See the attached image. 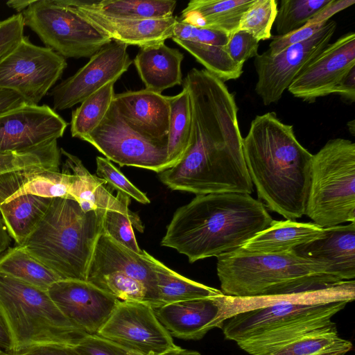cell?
Listing matches in <instances>:
<instances>
[{"mask_svg":"<svg viewBox=\"0 0 355 355\" xmlns=\"http://www.w3.org/2000/svg\"><path fill=\"white\" fill-rule=\"evenodd\" d=\"M182 85L191 101V139L180 159L159 173L160 180L196 195L252 193L234 95L206 69H191Z\"/></svg>","mask_w":355,"mask_h":355,"instance_id":"cell-1","label":"cell"},{"mask_svg":"<svg viewBox=\"0 0 355 355\" xmlns=\"http://www.w3.org/2000/svg\"><path fill=\"white\" fill-rule=\"evenodd\" d=\"M354 299V280L284 296L225 295L228 318L220 328L226 339L248 354L270 355L298 338L334 324L332 318Z\"/></svg>","mask_w":355,"mask_h":355,"instance_id":"cell-2","label":"cell"},{"mask_svg":"<svg viewBox=\"0 0 355 355\" xmlns=\"http://www.w3.org/2000/svg\"><path fill=\"white\" fill-rule=\"evenodd\" d=\"M242 144L259 198L287 220L304 215L313 155L298 141L293 125L273 112L257 115Z\"/></svg>","mask_w":355,"mask_h":355,"instance_id":"cell-3","label":"cell"},{"mask_svg":"<svg viewBox=\"0 0 355 355\" xmlns=\"http://www.w3.org/2000/svg\"><path fill=\"white\" fill-rule=\"evenodd\" d=\"M272 220L250 194L196 195L175 211L161 245L184 254L190 263L218 258L241 248Z\"/></svg>","mask_w":355,"mask_h":355,"instance_id":"cell-4","label":"cell"},{"mask_svg":"<svg viewBox=\"0 0 355 355\" xmlns=\"http://www.w3.org/2000/svg\"><path fill=\"white\" fill-rule=\"evenodd\" d=\"M216 269L222 293L237 297L289 295L332 288L344 282L294 250L261 254L239 248L218 257Z\"/></svg>","mask_w":355,"mask_h":355,"instance_id":"cell-5","label":"cell"},{"mask_svg":"<svg viewBox=\"0 0 355 355\" xmlns=\"http://www.w3.org/2000/svg\"><path fill=\"white\" fill-rule=\"evenodd\" d=\"M105 210L85 212L72 198H54L35 228L18 245L62 279L86 281L103 233Z\"/></svg>","mask_w":355,"mask_h":355,"instance_id":"cell-6","label":"cell"},{"mask_svg":"<svg viewBox=\"0 0 355 355\" xmlns=\"http://www.w3.org/2000/svg\"><path fill=\"white\" fill-rule=\"evenodd\" d=\"M0 315L10 353L40 345L76 346L89 336L70 321L42 290L0 273Z\"/></svg>","mask_w":355,"mask_h":355,"instance_id":"cell-7","label":"cell"},{"mask_svg":"<svg viewBox=\"0 0 355 355\" xmlns=\"http://www.w3.org/2000/svg\"><path fill=\"white\" fill-rule=\"evenodd\" d=\"M305 215L326 228L355 222V144L329 140L315 155Z\"/></svg>","mask_w":355,"mask_h":355,"instance_id":"cell-8","label":"cell"},{"mask_svg":"<svg viewBox=\"0 0 355 355\" xmlns=\"http://www.w3.org/2000/svg\"><path fill=\"white\" fill-rule=\"evenodd\" d=\"M21 14L25 26L65 59L91 58L112 42L62 0H33Z\"/></svg>","mask_w":355,"mask_h":355,"instance_id":"cell-9","label":"cell"},{"mask_svg":"<svg viewBox=\"0 0 355 355\" xmlns=\"http://www.w3.org/2000/svg\"><path fill=\"white\" fill-rule=\"evenodd\" d=\"M67 67L64 57L24 35L0 60V89L17 94L26 103L38 105Z\"/></svg>","mask_w":355,"mask_h":355,"instance_id":"cell-10","label":"cell"},{"mask_svg":"<svg viewBox=\"0 0 355 355\" xmlns=\"http://www.w3.org/2000/svg\"><path fill=\"white\" fill-rule=\"evenodd\" d=\"M110 161L160 173L170 168L168 139L144 136L119 114L112 103L101 123L83 138Z\"/></svg>","mask_w":355,"mask_h":355,"instance_id":"cell-11","label":"cell"},{"mask_svg":"<svg viewBox=\"0 0 355 355\" xmlns=\"http://www.w3.org/2000/svg\"><path fill=\"white\" fill-rule=\"evenodd\" d=\"M336 26L334 20H328L312 37L280 53L270 56L263 52L254 57L258 77L255 92L265 105L280 100L297 74L329 44Z\"/></svg>","mask_w":355,"mask_h":355,"instance_id":"cell-12","label":"cell"},{"mask_svg":"<svg viewBox=\"0 0 355 355\" xmlns=\"http://www.w3.org/2000/svg\"><path fill=\"white\" fill-rule=\"evenodd\" d=\"M97 335L141 355H161L178 347L146 302L119 301Z\"/></svg>","mask_w":355,"mask_h":355,"instance_id":"cell-13","label":"cell"},{"mask_svg":"<svg viewBox=\"0 0 355 355\" xmlns=\"http://www.w3.org/2000/svg\"><path fill=\"white\" fill-rule=\"evenodd\" d=\"M128 46L112 41L103 46L73 76L53 87V110H64L81 103L112 80L116 81L132 63Z\"/></svg>","mask_w":355,"mask_h":355,"instance_id":"cell-14","label":"cell"},{"mask_svg":"<svg viewBox=\"0 0 355 355\" xmlns=\"http://www.w3.org/2000/svg\"><path fill=\"white\" fill-rule=\"evenodd\" d=\"M68 123L47 105L22 103L0 113V153L21 152L62 137Z\"/></svg>","mask_w":355,"mask_h":355,"instance_id":"cell-15","label":"cell"},{"mask_svg":"<svg viewBox=\"0 0 355 355\" xmlns=\"http://www.w3.org/2000/svg\"><path fill=\"white\" fill-rule=\"evenodd\" d=\"M355 67V33H347L307 64L294 78L288 90L295 97L309 103L334 94L336 87Z\"/></svg>","mask_w":355,"mask_h":355,"instance_id":"cell-16","label":"cell"},{"mask_svg":"<svg viewBox=\"0 0 355 355\" xmlns=\"http://www.w3.org/2000/svg\"><path fill=\"white\" fill-rule=\"evenodd\" d=\"M60 311L87 334L97 335L119 302L87 281L60 279L47 290Z\"/></svg>","mask_w":355,"mask_h":355,"instance_id":"cell-17","label":"cell"},{"mask_svg":"<svg viewBox=\"0 0 355 355\" xmlns=\"http://www.w3.org/2000/svg\"><path fill=\"white\" fill-rule=\"evenodd\" d=\"M171 337L200 340L227 319L225 295L195 299L153 308Z\"/></svg>","mask_w":355,"mask_h":355,"instance_id":"cell-18","label":"cell"},{"mask_svg":"<svg viewBox=\"0 0 355 355\" xmlns=\"http://www.w3.org/2000/svg\"><path fill=\"white\" fill-rule=\"evenodd\" d=\"M91 22L112 41L139 48L171 39L177 17L163 19H128L105 16L83 6L77 0H62Z\"/></svg>","mask_w":355,"mask_h":355,"instance_id":"cell-19","label":"cell"},{"mask_svg":"<svg viewBox=\"0 0 355 355\" xmlns=\"http://www.w3.org/2000/svg\"><path fill=\"white\" fill-rule=\"evenodd\" d=\"M303 257L322 265L327 272L340 281L355 277V222L324 228L323 234L296 248Z\"/></svg>","mask_w":355,"mask_h":355,"instance_id":"cell-20","label":"cell"},{"mask_svg":"<svg viewBox=\"0 0 355 355\" xmlns=\"http://www.w3.org/2000/svg\"><path fill=\"white\" fill-rule=\"evenodd\" d=\"M112 272H124L142 283L148 291L151 306H158L157 278L148 252L142 250L140 254L136 253L102 233L96 245L87 275Z\"/></svg>","mask_w":355,"mask_h":355,"instance_id":"cell-21","label":"cell"},{"mask_svg":"<svg viewBox=\"0 0 355 355\" xmlns=\"http://www.w3.org/2000/svg\"><path fill=\"white\" fill-rule=\"evenodd\" d=\"M113 103L126 123L139 133L157 140L168 139V96L144 89L115 94Z\"/></svg>","mask_w":355,"mask_h":355,"instance_id":"cell-22","label":"cell"},{"mask_svg":"<svg viewBox=\"0 0 355 355\" xmlns=\"http://www.w3.org/2000/svg\"><path fill=\"white\" fill-rule=\"evenodd\" d=\"M60 149L65 157L62 171L69 175V197L77 201L84 211L108 209L139 217L129 209L130 197L120 191L115 196L112 195L107 182L91 174L78 157L62 148Z\"/></svg>","mask_w":355,"mask_h":355,"instance_id":"cell-23","label":"cell"},{"mask_svg":"<svg viewBox=\"0 0 355 355\" xmlns=\"http://www.w3.org/2000/svg\"><path fill=\"white\" fill-rule=\"evenodd\" d=\"M184 55L161 42L140 48L133 62L145 89L162 94L183 83L181 64Z\"/></svg>","mask_w":355,"mask_h":355,"instance_id":"cell-24","label":"cell"},{"mask_svg":"<svg viewBox=\"0 0 355 355\" xmlns=\"http://www.w3.org/2000/svg\"><path fill=\"white\" fill-rule=\"evenodd\" d=\"M69 175L46 168H30L0 175V203L24 195L70 198Z\"/></svg>","mask_w":355,"mask_h":355,"instance_id":"cell-25","label":"cell"},{"mask_svg":"<svg viewBox=\"0 0 355 355\" xmlns=\"http://www.w3.org/2000/svg\"><path fill=\"white\" fill-rule=\"evenodd\" d=\"M324 228L314 223H301L295 220H275L259 232L241 248L261 254H282L320 238Z\"/></svg>","mask_w":355,"mask_h":355,"instance_id":"cell-26","label":"cell"},{"mask_svg":"<svg viewBox=\"0 0 355 355\" xmlns=\"http://www.w3.org/2000/svg\"><path fill=\"white\" fill-rule=\"evenodd\" d=\"M254 0H191L178 19L230 35L238 30L240 20Z\"/></svg>","mask_w":355,"mask_h":355,"instance_id":"cell-27","label":"cell"},{"mask_svg":"<svg viewBox=\"0 0 355 355\" xmlns=\"http://www.w3.org/2000/svg\"><path fill=\"white\" fill-rule=\"evenodd\" d=\"M53 198L24 195L0 203L2 220L17 245L22 244L46 214Z\"/></svg>","mask_w":355,"mask_h":355,"instance_id":"cell-28","label":"cell"},{"mask_svg":"<svg viewBox=\"0 0 355 355\" xmlns=\"http://www.w3.org/2000/svg\"><path fill=\"white\" fill-rule=\"evenodd\" d=\"M148 258L157 278L159 291L158 306L182 301L223 295L220 290L182 276L148 253Z\"/></svg>","mask_w":355,"mask_h":355,"instance_id":"cell-29","label":"cell"},{"mask_svg":"<svg viewBox=\"0 0 355 355\" xmlns=\"http://www.w3.org/2000/svg\"><path fill=\"white\" fill-rule=\"evenodd\" d=\"M85 7L105 16L128 19H163L173 17L174 0L79 1Z\"/></svg>","mask_w":355,"mask_h":355,"instance_id":"cell-30","label":"cell"},{"mask_svg":"<svg viewBox=\"0 0 355 355\" xmlns=\"http://www.w3.org/2000/svg\"><path fill=\"white\" fill-rule=\"evenodd\" d=\"M0 273L44 291L62 279L18 245L0 255Z\"/></svg>","mask_w":355,"mask_h":355,"instance_id":"cell-31","label":"cell"},{"mask_svg":"<svg viewBox=\"0 0 355 355\" xmlns=\"http://www.w3.org/2000/svg\"><path fill=\"white\" fill-rule=\"evenodd\" d=\"M352 347L351 341L339 336L334 323L298 338L270 355H345Z\"/></svg>","mask_w":355,"mask_h":355,"instance_id":"cell-32","label":"cell"},{"mask_svg":"<svg viewBox=\"0 0 355 355\" xmlns=\"http://www.w3.org/2000/svg\"><path fill=\"white\" fill-rule=\"evenodd\" d=\"M168 158L171 168L180 159L189 144L192 113L189 94L185 87L178 94L168 96Z\"/></svg>","mask_w":355,"mask_h":355,"instance_id":"cell-33","label":"cell"},{"mask_svg":"<svg viewBox=\"0 0 355 355\" xmlns=\"http://www.w3.org/2000/svg\"><path fill=\"white\" fill-rule=\"evenodd\" d=\"M115 83H106L72 112L70 131L73 137L83 140L101 123L113 103Z\"/></svg>","mask_w":355,"mask_h":355,"instance_id":"cell-34","label":"cell"},{"mask_svg":"<svg viewBox=\"0 0 355 355\" xmlns=\"http://www.w3.org/2000/svg\"><path fill=\"white\" fill-rule=\"evenodd\" d=\"M193 55L211 72L224 83L239 78L243 65L232 60L225 50V46L173 40Z\"/></svg>","mask_w":355,"mask_h":355,"instance_id":"cell-35","label":"cell"},{"mask_svg":"<svg viewBox=\"0 0 355 355\" xmlns=\"http://www.w3.org/2000/svg\"><path fill=\"white\" fill-rule=\"evenodd\" d=\"M60 156L58 140L30 150L0 153V175L30 168L60 171Z\"/></svg>","mask_w":355,"mask_h":355,"instance_id":"cell-36","label":"cell"},{"mask_svg":"<svg viewBox=\"0 0 355 355\" xmlns=\"http://www.w3.org/2000/svg\"><path fill=\"white\" fill-rule=\"evenodd\" d=\"M86 281L119 301L139 302L150 304L149 295L144 285L124 272L87 275Z\"/></svg>","mask_w":355,"mask_h":355,"instance_id":"cell-37","label":"cell"},{"mask_svg":"<svg viewBox=\"0 0 355 355\" xmlns=\"http://www.w3.org/2000/svg\"><path fill=\"white\" fill-rule=\"evenodd\" d=\"M331 0H282L275 18L278 35L304 27Z\"/></svg>","mask_w":355,"mask_h":355,"instance_id":"cell-38","label":"cell"},{"mask_svg":"<svg viewBox=\"0 0 355 355\" xmlns=\"http://www.w3.org/2000/svg\"><path fill=\"white\" fill-rule=\"evenodd\" d=\"M277 13V1L254 0L243 15L238 29L250 33L258 42L269 40Z\"/></svg>","mask_w":355,"mask_h":355,"instance_id":"cell-39","label":"cell"},{"mask_svg":"<svg viewBox=\"0 0 355 355\" xmlns=\"http://www.w3.org/2000/svg\"><path fill=\"white\" fill-rule=\"evenodd\" d=\"M133 227L144 232V225L138 218H133L114 210H105L103 233L111 237L121 245L136 253H141L137 244Z\"/></svg>","mask_w":355,"mask_h":355,"instance_id":"cell-40","label":"cell"},{"mask_svg":"<svg viewBox=\"0 0 355 355\" xmlns=\"http://www.w3.org/2000/svg\"><path fill=\"white\" fill-rule=\"evenodd\" d=\"M96 162L97 176L104 180L107 184L141 204L150 203L147 196L135 186L110 160L98 156Z\"/></svg>","mask_w":355,"mask_h":355,"instance_id":"cell-41","label":"cell"},{"mask_svg":"<svg viewBox=\"0 0 355 355\" xmlns=\"http://www.w3.org/2000/svg\"><path fill=\"white\" fill-rule=\"evenodd\" d=\"M259 42L250 33L238 29L233 33L225 46V50L235 62H245L258 54Z\"/></svg>","mask_w":355,"mask_h":355,"instance_id":"cell-42","label":"cell"},{"mask_svg":"<svg viewBox=\"0 0 355 355\" xmlns=\"http://www.w3.org/2000/svg\"><path fill=\"white\" fill-rule=\"evenodd\" d=\"M75 348L80 355H141L98 335L87 336Z\"/></svg>","mask_w":355,"mask_h":355,"instance_id":"cell-43","label":"cell"},{"mask_svg":"<svg viewBox=\"0 0 355 355\" xmlns=\"http://www.w3.org/2000/svg\"><path fill=\"white\" fill-rule=\"evenodd\" d=\"M24 21L21 13L0 21V60L24 37Z\"/></svg>","mask_w":355,"mask_h":355,"instance_id":"cell-44","label":"cell"},{"mask_svg":"<svg viewBox=\"0 0 355 355\" xmlns=\"http://www.w3.org/2000/svg\"><path fill=\"white\" fill-rule=\"evenodd\" d=\"M326 22L305 25L304 27L285 35L275 36L270 43L268 49L264 52L270 56H275L288 46L308 40L318 32Z\"/></svg>","mask_w":355,"mask_h":355,"instance_id":"cell-45","label":"cell"},{"mask_svg":"<svg viewBox=\"0 0 355 355\" xmlns=\"http://www.w3.org/2000/svg\"><path fill=\"white\" fill-rule=\"evenodd\" d=\"M10 355H80L75 346L48 345L31 347Z\"/></svg>","mask_w":355,"mask_h":355,"instance_id":"cell-46","label":"cell"},{"mask_svg":"<svg viewBox=\"0 0 355 355\" xmlns=\"http://www.w3.org/2000/svg\"><path fill=\"white\" fill-rule=\"evenodd\" d=\"M355 3L354 0H331L306 25L324 23L338 12H340Z\"/></svg>","mask_w":355,"mask_h":355,"instance_id":"cell-47","label":"cell"},{"mask_svg":"<svg viewBox=\"0 0 355 355\" xmlns=\"http://www.w3.org/2000/svg\"><path fill=\"white\" fill-rule=\"evenodd\" d=\"M334 94L340 95L344 100L354 103L355 101V67L343 78L336 87Z\"/></svg>","mask_w":355,"mask_h":355,"instance_id":"cell-48","label":"cell"},{"mask_svg":"<svg viewBox=\"0 0 355 355\" xmlns=\"http://www.w3.org/2000/svg\"><path fill=\"white\" fill-rule=\"evenodd\" d=\"M22 103L24 101L17 94L0 89V113L18 106Z\"/></svg>","mask_w":355,"mask_h":355,"instance_id":"cell-49","label":"cell"},{"mask_svg":"<svg viewBox=\"0 0 355 355\" xmlns=\"http://www.w3.org/2000/svg\"><path fill=\"white\" fill-rule=\"evenodd\" d=\"M0 349L6 353H10L12 351V344L10 338L4 324V322L0 315Z\"/></svg>","mask_w":355,"mask_h":355,"instance_id":"cell-50","label":"cell"},{"mask_svg":"<svg viewBox=\"0 0 355 355\" xmlns=\"http://www.w3.org/2000/svg\"><path fill=\"white\" fill-rule=\"evenodd\" d=\"M10 236L3 220L0 218V255L9 247L10 243Z\"/></svg>","mask_w":355,"mask_h":355,"instance_id":"cell-51","label":"cell"},{"mask_svg":"<svg viewBox=\"0 0 355 355\" xmlns=\"http://www.w3.org/2000/svg\"><path fill=\"white\" fill-rule=\"evenodd\" d=\"M32 2L33 0H10L6 2V4L9 8L17 11L18 13H21L28 8Z\"/></svg>","mask_w":355,"mask_h":355,"instance_id":"cell-52","label":"cell"},{"mask_svg":"<svg viewBox=\"0 0 355 355\" xmlns=\"http://www.w3.org/2000/svg\"><path fill=\"white\" fill-rule=\"evenodd\" d=\"M161 355H201L198 352L182 349L178 347L176 349L167 352Z\"/></svg>","mask_w":355,"mask_h":355,"instance_id":"cell-53","label":"cell"},{"mask_svg":"<svg viewBox=\"0 0 355 355\" xmlns=\"http://www.w3.org/2000/svg\"><path fill=\"white\" fill-rule=\"evenodd\" d=\"M349 130L352 134V135H354L355 132V124H354V120H352V121H349L348 123Z\"/></svg>","mask_w":355,"mask_h":355,"instance_id":"cell-54","label":"cell"},{"mask_svg":"<svg viewBox=\"0 0 355 355\" xmlns=\"http://www.w3.org/2000/svg\"><path fill=\"white\" fill-rule=\"evenodd\" d=\"M6 354H7L6 352H3V353L0 354V355H6Z\"/></svg>","mask_w":355,"mask_h":355,"instance_id":"cell-55","label":"cell"},{"mask_svg":"<svg viewBox=\"0 0 355 355\" xmlns=\"http://www.w3.org/2000/svg\"><path fill=\"white\" fill-rule=\"evenodd\" d=\"M4 352H3L2 350L0 349V354L3 353Z\"/></svg>","mask_w":355,"mask_h":355,"instance_id":"cell-56","label":"cell"}]
</instances>
